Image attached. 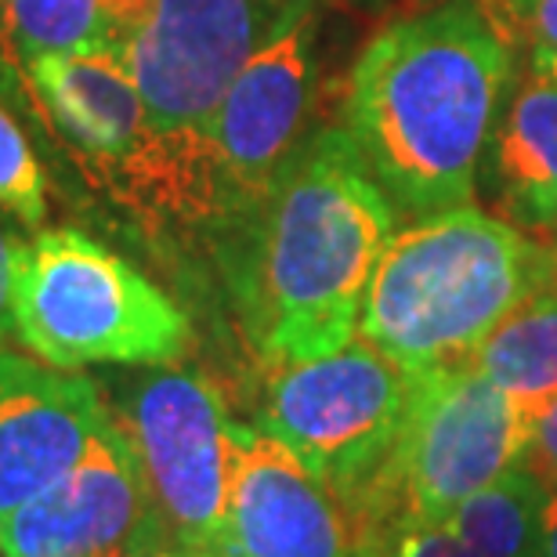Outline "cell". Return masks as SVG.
Wrapping results in <instances>:
<instances>
[{
  "label": "cell",
  "instance_id": "4",
  "mask_svg": "<svg viewBox=\"0 0 557 557\" xmlns=\"http://www.w3.org/2000/svg\"><path fill=\"white\" fill-rule=\"evenodd\" d=\"M15 337L54 370L174 366L193 322L152 278L73 228H44L18 247Z\"/></svg>",
  "mask_w": 557,
  "mask_h": 557
},
{
  "label": "cell",
  "instance_id": "12",
  "mask_svg": "<svg viewBox=\"0 0 557 557\" xmlns=\"http://www.w3.org/2000/svg\"><path fill=\"white\" fill-rule=\"evenodd\" d=\"M333 493L258 423H232L221 557H348Z\"/></svg>",
  "mask_w": 557,
  "mask_h": 557
},
{
  "label": "cell",
  "instance_id": "14",
  "mask_svg": "<svg viewBox=\"0 0 557 557\" xmlns=\"http://www.w3.org/2000/svg\"><path fill=\"white\" fill-rule=\"evenodd\" d=\"M488 171L510 225L557 228V84L532 81L515 95L488 149Z\"/></svg>",
  "mask_w": 557,
  "mask_h": 557
},
{
  "label": "cell",
  "instance_id": "25",
  "mask_svg": "<svg viewBox=\"0 0 557 557\" xmlns=\"http://www.w3.org/2000/svg\"><path fill=\"white\" fill-rule=\"evenodd\" d=\"M0 557H4V554H0Z\"/></svg>",
  "mask_w": 557,
  "mask_h": 557
},
{
  "label": "cell",
  "instance_id": "3",
  "mask_svg": "<svg viewBox=\"0 0 557 557\" xmlns=\"http://www.w3.org/2000/svg\"><path fill=\"white\" fill-rule=\"evenodd\" d=\"M547 286V243L482 207H449L387 239L359 337L409 373L467 362L510 311Z\"/></svg>",
  "mask_w": 557,
  "mask_h": 557
},
{
  "label": "cell",
  "instance_id": "13",
  "mask_svg": "<svg viewBox=\"0 0 557 557\" xmlns=\"http://www.w3.org/2000/svg\"><path fill=\"white\" fill-rule=\"evenodd\" d=\"M29 81L65 141L127 193L156 135L124 51L95 44L73 54H48L29 62Z\"/></svg>",
  "mask_w": 557,
  "mask_h": 557
},
{
  "label": "cell",
  "instance_id": "7",
  "mask_svg": "<svg viewBox=\"0 0 557 557\" xmlns=\"http://www.w3.org/2000/svg\"><path fill=\"white\" fill-rule=\"evenodd\" d=\"M409 381L413 373L355 337L322 359L272 370L253 423L330 488L351 525L403 431Z\"/></svg>",
  "mask_w": 557,
  "mask_h": 557
},
{
  "label": "cell",
  "instance_id": "21",
  "mask_svg": "<svg viewBox=\"0 0 557 557\" xmlns=\"http://www.w3.org/2000/svg\"><path fill=\"white\" fill-rule=\"evenodd\" d=\"M22 243L0 228V348L15 337V269Z\"/></svg>",
  "mask_w": 557,
  "mask_h": 557
},
{
  "label": "cell",
  "instance_id": "18",
  "mask_svg": "<svg viewBox=\"0 0 557 557\" xmlns=\"http://www.w3.org/2000/svg\"><path fill=\"white\" fill-rule=\"evenodd\" d=\"M0 210L29 228H40L48 218V177L4 106H0Z\"/></svg>",
  "mask_w": 557,
  "mask_h": 557
},
{
  "label": "cell",
  "instance_id": "11",
  "mask_svg": "<svg viewBox=\"0 0 557 557\" xmlns=\"http://www.w3.org/2000/svg\"><path fill=\"white\" fill-rule=\"evenodd\" d=\"M106 423L98 381L0 348V525L70 478Z\"/></svg>",
  "mask_w": 557,
  "mask_h": 557
},
{
  "label": "cell",
  "instance_id": "9",
  "mask_svg": "<svg viewBox=\"0 0 557 557\" xmlns=\"http://www.w3.org/2000/svg\"><path fill=\"white\" fill-rule=\"evenodd\" d=\"M300 0H138L124 51L152 135H199L232 81Z\"/></svg>",
  "mask_w": 557,
  "mask_h": 557
},
{
  "label": "cell",
  "instance_id": "2",
  "mask_svg": "<svg viewBox=\"0 0 557 557\" xmlns=\"http://www.w3.org/2000/svg\"><path fill=\"white\" fill-rule=\"evenodd\" d=\"M243 322L264 362H311L359 337L395 207L344 127L305 141L269 199L243 221Z\"/></svg>",
  "mask_w": 557,
  "mask_h": 557
},
{
  "label": "cell",
  "instance_id": "8",
  "mask_svg": "<svg viewBox=\"0 0 557 557\" xmlns=\"http://www.w3.org/2000/svg\"><path fill=\"white\" fill-rule=\"evenodd\" d=\"M315 91V4L300 0L283 29L243 65L199 135L188 138L207 218L243 225L305 149Z\"/></svg>",
  "mask_w": 557,
  "mask_h": 557
},
{
  "label": "cell",
  "instance_id": "24",
  "mask_svg": "<svg viewBox=\"0 0 557 557\" xmlns=\"http://www.w3.org/2000/svg\"><path fill=\"white\" fill-rule=\"evenodd\" d=\"M547 258H550V289H557V228H554V239L547 243Z\"/></svg>",
  "mask_w": 557,
  "mask_h": 557
},
{
  "label": "cell",
  "instance_id": "23",
  "mask_svg": "<svg viewBox=\"0 0 557 557\" xmlns=\"http://www.w3.org/2000/svg\"><path fill=\"white\" fill-rule=\"evenodd\" d=\"M488 4L504 8L510 18H529L532 8H536V0H488Z\"/></svg>",
  "mask_w": 557,
  "mask_h": 557
},
{
  "label": "cell",
  "instance_id": "19",
  "mask_svg": "<svg viewBox=\"0 0 557 557\" xmlns=\"http://www.w3.org/2000/svg\"><path fill=\"white\" fill-rule=\"evenodd\" d=\"M521 463L540 478L547 493H557V398H550L536 417H529V438Z\"/></svg>",
  "mask_w": 557,
  "mask_h": 557
},
{
  "label": "cell",
  "instance_id": "16",
  "mask_svg": "<svg viewBox=\"0 0 557 557\" xmlns=\"http://www.w3.org/2000/svg\"><path fill=\"white\" fill-rule=\"evenodd\" d=\"M138 0H0V26L26 62L120 44Z\"/></svg>",
  "mask_w": 557,
  "mask_h": 557
},
{
  "label": "cell",
  "instance_id": "1",
  "mask_svg": "<svg viewBox=\"0 0 557 557\" xmlns=\"http://www.w3.org/2000/svg\"><path fill=\"white\" fill-rule=\"evenodd\" d=\"M510 81L507 33L485 8L453 0L366 44L348 81L344 131L392 207L438 214L474 196Z\"/></svg>",
  "mask_w": 557,
  "mask_h": 557
},
{
  "label": "cell",
  "instance_id": "20",
  "mask_svg": "<svg viewBox=\"0 0 557 557\" xmlns=\"http://www.w3.org/2000/svg\"><path fill=\"white\" fill-rule=\"evenodd\" d=\"M529 54L536 81L557 84V0H536V8H532Z\"/></svg>",
  "mask_w": 557,
  "mask_h": 557
},
{
  "label": "cell",
  "instance_id": "10",
  "mask_svg": "<svg viewBox=\"0 0 557 557\" xmlns=\"http://www.w3.org/2000/svg\"><path fill=\"white\" fill-rule=\"evenodd\" d=\"M4 557H174L109 417L81 467L0 525Z\"/></svg>",
  "mask_w": 557,
  "mask_h": 557
},
{
  "label": "cell",
  "instance_id": "17",
  "mask_svg": "<svg viewBox=\"0 0 557 557\" xmlns=\"http://www.w3.org/2000/svg\"><path fill=\"white\" fill-rule=\"evenodd\" d=\"M355 557H493L449 518H370L355 525Z\"/></svg>",
  "mask_w": 557,
  "mask_h": 557
},
{
  "label": "cell",
  "instance_id": "22",
  "mask_svg": "<svg viewBox=\"0 0 557 557\" xmlns=\"http://www.w3.org/2000/svg\"><path fill=\"white\" fill-rule=\"evenodd\" d=\"M532 557H557V493H547V499H543L540 532H536Z\"/></svg>",
  "mask_w": 557,
  "mask_h": 557
},
{
  "label": "cell",
  "instance_id": "5",
  "mask_svg": "<svg viewBox=\"0 0 557 557\" xmlns=\"http://www.w3.org/2000/svg\"><path fill=\"white\" fill-rule=\"evenodd\" d=\"M102 398L135 453L145 496L174 557H221L228 504L232 420L203 373L135 366Z\"/></svg>",
  "mask_w": 557,
  "mask_h": 557
},
{
  "label": "cell",
  "instance_id": "15",
  "mask_svg": "<svg viewBox=\"0 0 557 557\" xmlns=\"http://www.w3.org/2000/svg\"><path fill=\"white\" fill-rule=\"evenodd\" d=\"M525 417L557 398V289H540L515 308L467 359Z\"/></svg>",
  "mask_w": 557,
  "mask_h": 557
},
{
  "label": "cell",
  "instance_id": "6",
  "mask_svg": "<svg viewBox=\"0 0 557 557\" xmlns=\"http://www.w3.org/2000/svg\"><path fill=\"white\" fill-rule=\"evenodd\" d=\"M525 438L529 417L471 362L420 370L395 449L351 525L387 515L445 518L515 471Z\"/></svg>",
  "mask_w": 557,
  "mask_h": 557
}]
</instances>
